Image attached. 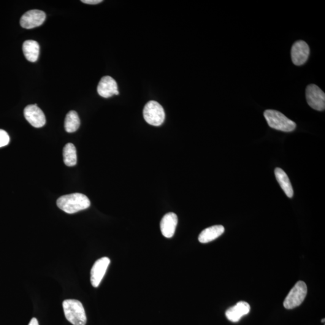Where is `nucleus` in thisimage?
Returning <instances> with one entry per match:
<instances>
[{
	"instance_id": "nucleus-1",
	"label": "nucleus",
	"mask_w": 325,
	"mask_h": 325,
	"mask_svg": "<svg viewBox=\"0 0 325 325\" xmlns=\"http://www.w3.org/2000/svg\"><path fill=\"white\" fill-rule=\"evenodd\" d=\"M57 205L65 213L74 214L88 208L91 202L86 195L75 193L60 197L57 200Z\"/></svg>"
},
{
	"instance_id": "nucleus-2",
	"label": "nucleus",
	"mask_w": 325,
	"mask_h": 325,
	"mask_svg": "<svg viewBox=\"0 0 325 325\" xmlns=\"http://www.w3.org/2000/svg\"><path fill=\"white\" fill-rule=\"evenodd\" d=\"M65 318L74 325H85L87 318L85 308L79 300L66 299L63 302Z\"/></svg>"
},
{
	"instance_id": "nucleus-3",
	"label": "nucleus",
	"mask_w": 325,
	"mask_h": 325,
	"mask_svg": "<svg viewBox=\"0 0 325 325\" xmlns=\"http://www.w3.org/2000/svg\"><path fill=\"white\" fill-rule=\"evenodd\" d=\"M264 116L271 128L284 132H291L296 129V123L278 111L265 110Z\"/></svg>"
},
{
	"instance_id": "nucleus-4",
	"label": "nucleus",
	"mask_w": 325,
	"mask_h": 325,
	"mask_svg": "<svg viewBox=\"0 0 325 325\" xmlns=\"http://www.w3.org/2000/svg\"><path fill=\"white\" fill-rule=\"evenodd\" d=\"M143 117L146 123L153 126H160L164 123L165 113L163 108L159 102L149 101L143 111Z\"/></svg>"
},
{
	"instance_id": "nucleus-5",
	"label": "nucleus",
	"mask_w": 325,
	"mask_h": 325,
	"mask_svg": "<svg viewBox=\"0 0 325 325\" xmlns=\"http://www.w3.org/2000/svg\"><path fill=\"white\" fill-rule=\"evenodd\" d=\"M307 294V286L303 281H298L289 292L284 301V307L291 310L299 306Z\"/></svg>"
},
{
	"instance_id": "nucleus-6",
	"label": "nucleus",
	"mask_w": 325,
	"mask_h": 325,
	"mask_svg": "<svg viewBox=\"0 0 325 325\" xmlns=\"http://www.w3.org/2000/svg\"><path fill=\"white\" fill-rule=\"evenodd\" d=\"M306 99L308 105L313 109L318 111L325 110V94L318 86L311 84L307 87Z\"/></svg>"
},
{
	"instance_id": "nucleus-7",
	"label": "nucleus",
	"mask_w": 325,
	"mask_h": 325,
	"mask_svg": "<svg viewBox=\"0 0 325 325\" xmlns=\"http://www.w3.org/2000/svg\"><path fill=\"white\" fill-rule=\"evenodd\" d=\"M46 15L44 12L39 10L28 11L22 16L20 24L22 27L31 29L41 26L44 23Z\"/></svg>"
},
{
	"instance_id": "nucleus-8",
	"label": "nucleus",
	"mask_w": 325,
	"mask_h": 325,
	"mask_svg": "<svg viewBox=\"0 0 325 325\" xmlns=\"http://www.w3.org/2000/svg\"><path fill=\"white\" fill-rule=\"evenodd\" d=\"M24 114L26 120L35 128H41L45 126V116L36 104L27 105L24 108Z\"/></svg>"
},
{
	"instance_id": "nucleus-9",
	"label": "nucleus",
	"mask_w": 325,
	"mask_h": 325,
	"mask_svg": "<svg viewBox=\"0 0 325 325\" xmlns=\"http://www.w3.org/2000/svg\"><path fill=\"white\" fill-rule=\"evenodd\" d=\"M110 260L108 257H102L95 262L91 272V281L92 286L97 288L106 273Z\"/></svg>"
},
{
	"instance_id": "nucleus-10",
	"label": "nucleus",
	"mask_w": 325,
	"mask_h": 325,
	"mask_svg": "<svg viewBox=\"0 0 325 325\" xmlns=\"http://www.w3.org/2000/svg\"><path fill=\"white\" fill-rule=\"evenodd\" d=\"M310 55V48L303 40H297L292 46L291 57L292 63L296 66H301L307 61Z\"/></svg>"
},
{
	"instance_id": "nucleus-11",
	"label": "nucleus",
	"mask_w": 325,
	"mask_h": 325,
	"mask_svg": "<svg viewBox=\"0 0 325 325\" xmlns=\"http://www.w3.org/2000/svg\"><path fill=\"white\" fill-rule=\"evenodd\" d=\"M98 93L100 96L108 98L116 95H119L117 83L110 76H105L100 80L97 88Z\"/></svg>"
},
{
	"instance_id": "nucleus-12",
	"label": "nucleus",
	"mask_w": 325,
	"mask_h": 325,
	"mask_svg": "<svg viewBox=\"0 0 325 325\" xmlns=\"http://www.w3.org/2000/svg\"><path fill=\"white\" fill-rule=\"evenodd\" d=\"M178 224V217L173 213H167L162 218L161 229L162 235L166 238H171L175 234Z\"/></svg>"
},
{
	"instance_id": "nucleus-13",
	"label": "nucleus",
	"mask_w": 325,
	"mask_h": 325,
	"mask_svg": "<svg viewBox=\"0 0 325 325\" xmlns=\"http://www.w3.org/2000/svg\"><path fill=\"white\" fill-rule=\"evenodd\" d=\"M251 307L248 302L241 301L229 308L226 313L227 318L232 322H237L242 317L250 312Z\"/></svg>"
},
{
	"instance_id": "nucleus-14",
	"label": "nucleus",
	"mask_w": 325,
	"mask_h": 325,
	"mask_svg": "<svg viewBox=\"0 0 325 325\" xmlns=\"http://www.w3.org/2000/svg\"><path fill=\"white\" fill-rule=\"evenodd\" d=\"M225 231L224 227L222 226H215L207 228L200 232L198 240L200 243H207L220 237Z\"/></svg>"
},
{
	"instance_id": "nucleus-15",
	"label": "nucleus",
	"mask_w": 325,
	"mask_h": 325,
	"mask_svg": "<svg viewBox=\"0 0 325 325\" xmlns=\"http://www.w3.org/2000/svg\"><path fill=\"white\" fill-rule=\"evenodd\" d=\"M23 50L27 61L31 62L37 61L39 56L40 47L36 41L32 40H26L23 43Z\"/></svg>"
},
{
	"instance_id": "nucleus-16",
	"label": "nucleus",
	"mask_w": 325,
	"mask_h": 325,
	"mask_svg": "<svg viewBox=\"0 0 325 325\" xmlns=\"http://www.w3.org/2000/svg\"><path fill=\"white\" fill-rule=\"evenodd\" d=\"M275 174L276 180L280 184L284 193L286 194L287 196L291 198L293 196V189H292L291 181H290L286 173L281 168L277 167L275 170Z\"/></svg>"
},
{
	"instance_id": "nucleus-17",
	"label": "nucleus",
	"mask_w": 325,
	"mask_h": 325,
	"mask_svg": "<svg viewBox=\"0 0 325 325\" xmlns=\"http://www.w3.org/2000/svg\"><path fill=\"white\" fill-rule=\"evenodd\" d=\"M63 155L64 163L67 166L72 167L77 164V151L72 143H69L65 146Z\"/></svg>"
},
{
	"instance_id": "nucleus-18",
	"label": "nucleus",
	"mask_w": 325,
	"mask_h": 325,
	"mask_svg": "<svg viewBox=\"0 0 325 325\" xmlns=\"http://www.w3.org/2000/svg\"><path fill=\"white\" fill-rule=\"evenodd\" d=\"M80 120L75 111H70L65 120V129L67 132H74L79 128Z\"/></svg>"
},
{
	"instance_id": "nucleus-19",
	"label": "nucleus",
	"mask_w": 325,
	"mask_h": 325,
	"mask_svg": "<svg viewBox=\"0 0 325 325\" xmlns=\"http://www.w3.org/2000/svg\"><path fill=\"white\" fill-rule=\"evenodd\" d=\"M10 137L7 132L3 130L0 129V148L4 147L9 144Z\"/></svg>"
},
{
	"instance_id": "nucleus-20",
	"label": "nucleus",
	"mask_w": 325,
	"mask_h": 325,
	"mask_svg": "<svg viewBox=\"0 0 325 325\" xmlns=\"http://www.w3.org/2000/svg\"><path fill=\"white\" fill-rule=\"evenodd\" d=\"M81 2L88 4H97L102 2V0H82Z\"/></svg>"
},
{
	"instance_id": "nucleus-21",
	"label": "nucleus",
	"mask_w": 325,
	"mask_h": 325,
	"mask_svg": "<svg viewBox=\"0 0 325 325\" xmlns=\"http://www.w3.org/2000/svg\"><path fill=\"white\" fill-rule=\"evenodd\" d=\"M29 325H39V323H38V321L36 318H32L31 322H30V323Z\"/></svg>"
},
{
	"instance_id": "nucleus-22",
	"label": "nucleus",
	"mask_w": 325,
	"mask_h": 325,
	"mask_svg": "<svg viewBox=\"0 0 325 325\" xmlns=\"http://www.w3.org/2000/svg\"><path fill=\"white\" fill-rule=\"evenodd\" d=\"M322 323H324V322H325V319H324L323 320H322Z\"/></svg>"
}]
</instances>
